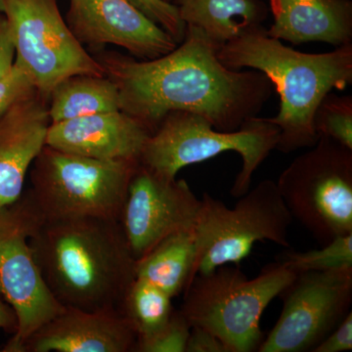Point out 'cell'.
Listing matches in <instances>:
<instances>
[{
	"instance_id": "9c48e42d",
	"label": "cell",
	"mask_w": 352,
	"mask_h": 352,
	"mask_svg": "<svg viewBox=\"0 0 352 352\" xmlns=\"http://www.w3.org/2000/svg\"><path fill=\"white\" fill-rule=\"evenodd\" d=\"M15 45V63L39 94L51 91L69 76H105V69L69 30L57 0H0Z\"/></svg>"
},
{
	"instance_id": "6da1fadb",
	"label": "cell",
	"mask_w": 352,
	"mask_h": 352,
	"mask_svg": "<svg viewBox=\"0 0 352 352\" xmlns=\"http://www.w3.org/2000/svg\"><path fill=\"white\" fill-rule=\"evenodd\" d=\"M219 46L194 27L182 43L163 56L139 60L118 53L98 61L117 85L120 111L154 133L168 113L190 112L220 131H238L258 117L272 95V82L261 72L227 68Z\"/></svg>"
},
{
	"instance_id": "7c38bea8",
	"label": "cell",
	"mask_w": 352,
	"mask_h": 352,
	"mask_svg": "<svg viewBox=\"0 0 352 352\" xmlns=\"http://www.w3.org/2000/svg\"><path fill=\"white\" fill-rule=\"evenodd\" d=\"M201 205L186 180L164 177L139 163L119 219L134 258L173 234L194 230Z\"/></svg>"
},
{
	"instance_id": "ac0fdd59",
	"label": "cell",
	"mask_w": 352,
	"mask_h": 352,
	"mask_svg": "<svg viewBox=\"0 0 352 352\" xmlns=\"http://www.w3.org/2000/svg\"><path fill=\"white\" fill-rule=\"evenodd\" d=\"M186 27L200 30L215 45H223L243 25L263 24L270 9L263 0H173Z\"/></svg>"
},
{
	"instance_id": "7a4b0ae2",
	"label": "cell",
	"mask_w": 352,
	"mask_h": 352,
	"mask_svg": "<svg viewBox=\"0 0 352 352\" xmlns=\"http://www.w3.org/2000/svg\"><path fill=\"white\" fill-rule=\"evenodd\" d=\"M29 243L51 295L64 307L119 310L136 278L119 219L43 220Z\"/></svg>"
},
{
	"instance_id": "cb8c5ba5",
	"label": "cell",
	"mask_w": 352,
	"mask_h": 352,
	"mask_svg": "<svg viewBox=\"0 0 352 352\" xmlns=\"http://www.w3.org/2000/svg\"><path fill=\"white\" fill-rule=\"evenodd\" d=\"M191 326L180 310H173L161 330L145 339L136 340L135 352H186Z\"/></svg>"
},
{
	"instance_id": "f1b7e54d",
	"label": "cell",
	"mask_w": 352,
	"mask_h": 352,
	"mask_svg": "<svg viewBox=\"0 0 352 352\" xmlns=\"http://www.w3.org/2000/svg\"><path fill=\"white\" fill-rule=\"evenodd\" d=\"M15 45L6 18L0 13V80L10 73L15 62Z\"/></svg>"
},
{
	"instance_id": "e0dca14e",
	"label": "cell",
	"mask_w": 352,
	"mask_h": 352,
	"mask_svg": "<svg viewBox=\"0 0 352 352\" xmlns=\"http://www.w3.org/2000/svg\"><path fill=\"white\" fill-rule=\"evenodd\" d=\"M274 22L268 36L300 45L352 43L351 0H270Z\"/></svg>"
},
{
	"instance_id": "30bf717a",
	"label": "cell",
	"mask_w": 352,
	"mask_h": 352,
	"mask_svg": "<svg viewBox=\"0 0 352 352\" xmlns=\"http://www.w3.org/2000/svg\"><path fill=\"white\" fill-rule=\"evenodd\" d=\"M39 221L25 193L0 207V289L17 317V330L4 351L22 352L32 333L64 308L51 295L30 245Z\"/></svg>"
},
{
	"instance_id": "7402d4cb",
	"label": "cell",
	"mask_w": 352,
	"mask_h": 352,
	"mask_svg": "<svg viewBox=\"0 0 352 352\" xmlns=\"http://www.w3.org/2000/svg\"><path fill=\"white\" fill-rule=\"evenodd\" d=\"M277 261L296 274L352 267V233L336 238L320 249L282 252Z\"/></svg>"
},
{
	"instance_id": "9a60e30c",
	"label": "cell",
	"mask_w": 352,
	"mask_h": 352,
	"mask_svg": "<svg viewBox=\"0 0 352 352\" xmlns=\"http://www.w3.org/2000/svg\"><path fill=\"white\" fill-rule=\"evenodd\" d=\"M150 135L140 122L119 110L51 122L46 145L103 161H139Z\"/></svg>"
},
{
	"instance_id": "5bb4252c",
	"label": "cell",
	"mask_w": 352,
	"mask_h": 352,
	"mask_svg": "<svg viewBox=\"0 0 352 352\" xmlns=\"http://www.w3.org/2000/svg\"><path fill=\"white\" fill-rule=\"evenodd\" d=\"M136 335L118 309L64 307L38 328L22 352H131Z\"/></svg>"
},
{
	"instance_id": "d6986e66",
	"label": "cell",
	"mask_w": 352,
	"mask_h": 352,
	"mask_svg": "<svg viewBox=\"0 0 352 352\" xmlns=\"http://www.w3.org/2000/svg\"><path fill=\"white\" fill-rule=\"evenodd\" d=\"M196 256L195 229L173 234L136 261V278L175 298L193 280Z\"/></svg>"
},
{
	"instance_id": "44dd1931",
	"label": "cell",
	"mask_w": 352,
	"mask_h": 352,
	"mask_svg": "<svg viewBox=\"0 0 352 352\" xmlns=\"http://www.w3.org/2000/svg\"><path fill=\"white\" fill-rule=\"evenodd\" d=\"M171 300L163 289L135 278L122 298L119 311L135 333L136 340L145 339L170 320L175 310Z\"/></svg>"
},
{
	"instance_id": "83f0119b",
	"label": "cell",
	"mask_w": 352,
	"mask_h": 352,
	"mask_svg": "<svg viewBox=\"0 0 352 352\" xmlns=\"http://www.w3.org/2000/svg\"><path fill=\"white\" fill-rule=\"evenodd\" d=\"M186 352H228L223 342L210 331L191 327Z\"/></svg>"
},
{
	"instance_id": "3957f363",
	"label": "cell",
	"mask_w": 352,
	"mask_h": 352,
	"mask_svg": "<svg viewBox=\"0 0 352 352\" xmlns=\"http://www.w3.org/2000/svg\"><path fill=\"white\" fill-rule=\"evenodd\" d=\"M263 24L243 25L237 36L220 46L217 57L231 69L264 74L280 97L279 112L266 120L279 127L276 150L289 154L316 144L314 117L333 89L352 83V43L327 53H303L271 38Z\"/></svg>"
},
{
	"instance_id": "603a6c76",
	"label": "cell",
	"mask_w": 352,
	"mask_h": 352,
	"mask_svg": "<svg viewBox=\"0 0 352 352\" xmlns=\"http://www.w3.org/2000/svg\"><path fill=\"white\" fill-rule=\"evenodd\" d=\"M314 126L319 138L333 139L352 150L351 95H326L315 111Z\"/></svg>"
},
{
	"instance_id": "4fadbf2b",
	"label": "cell",
	"mask_w": 352,
	"mask_h": 352,
	"mask_svg": "<svg viewBox=\"0 0 352 352\" xmlns=\"http://www.w3.org/2000/svg\"><path fill=\"white\" fill-rule=\"evenodd\" d=\"M67 24L83 46L115 45L139 60H152L178 43L129 0H69Z\"/></svg>"
},
{
	"instance_id": "ba28073f",
	"label": "cell",
	"mask_w": 352,
	"mask_h": 352,
	"mask_svg": "<svg viewBox=\"0 0 352 352\" xmlns=\"http://www.w3.org/2000/svg\"><path fill=\"white\" fill-rule=\"evenodd\" d=\"M289 214L322 245L352 233V150L319 138L277 182Z\"/></svg>"
},
{
	"instance_id": "f546056e",
	"label": "cell",
	"mask_w": 352,
	"mask_h": 352,
	"mask_svg": "<svg viewBox=\"0 0 352 352\" xmlns=\"http://www.w3.org/2000/svg\"><path fill=\"white\" fill-rule=\"evenodd\" d=\"M0 328L17 330V317L13 309H10L6 303L0 300Z\"/></svg>"
},
{
	"instance_id": "4dcf8cb0",
	"label": "cell",
	"mask_w": 352,
	"mask_h": 352,
	"mask_svg": "<svg viewBox=\"0 0 352 352\" xmlns=\"http://www.w3.org/2000/svg\"><path fill=\"white\" fill-rule=\"evenodd\" d=\"M166 1L170 2L171 3V2H173V0H166Z\"/></svg>"
},
{
	"instance_id": "52a82bcc",
	"label": "cell",
	"mask_w": 352,
	"mask_h": 352,
	"mask_svg": "<svg viewBox=\"0 0 352 352\" xmlns=\"http://www.w3.org/2000/svg\"><path fill=\"white\" fill-rule=\"evenodd\" d=\"M201 201L194 277L224 264L239 265L261 241L289 247L294 219L273 180L259 182L231 208L208 193H204Z\"/></svg>"
},
{
	"instance_id": "d4e9b609",
	"label": "cell",
	"mask_w": 352,
	"mask_h": 352,
	"mask_svg": "<svg viewBox=\"0 0 352 352\" xmlns=\"http://www.w3.org/2000/svg\"><path fill=\"white\" fill-rule=\"evenodd\" d=\"M136 8L145 14L149 19L156 23L168 32L179 44L186 32V25L180 18L177 8L166 0H129Z\"/></svg>"
},
{
	"instance_id": "8fae6325",
	"label": "cell",
	"mask_w": 352,
	"mask_h": 352,
	"mask_svg": "<svg viewBox=\"0 0 352 352\" xmlns=\"http://www.w3.org/2000/svg\"><path fill=\"white\" fill-rule=\"evenodd\" d=\"M279 296L281 314L258 351L312 352L351 311L352 267L298 273Z\"/></svg>"
},
{
	"instance_id": "484cf974",
	"label": "cell",
	"mask_w": 352,
	"mask_h": 352,
	"mask_svg": "<svg viewBox=\"0 0 352 352\" xmlns=\"http://www.w3.org/2000/svg\"><path fill=\"white\" fill-rule=\"evenodd\" d=\"M36 91L31 78L19 65L14 62L10 73L0 80V118L6 115L17 102Z\"/></svg>"
},
{
	"instance_id": "277c9868",
	"label": "cell",
	"mask_w": 352,
	"mask_h": 352,
	"mask_svg": "<svg viewBox=\"0 0 352 352\" xmlns=\"http://www.w3.org/2000/svg\"><path fill=\"white\" fill-rule=\"evenodd\" d=\"M296 275L276 261L250 279L239 265L224 264L195 275L179 310L191 327L210 331L228 352L258 351L264 339V310Z\"/></svg>"
},
{
	"instance_id": "8992f818",
	"label": "cell",
	"mask_w": 352,
	"mask_h": 352,
	"mask_svg": "<svg viewBox=\"0 0 352 352\" xmlns=\"http://www.w3.org/2000/svg\"><path fill=\"white\" fill-rule=\"evenodd\" d=\"M139 161H103L45 145L24 192L41 221L80 217L119 219Z\"/></svg>"
},
{
	"instance_id": "4316f807",
	"label": "cell",
	"mask_w": 352,
	"mask_h": 352,
	"mask_svg": "<svg viewBox=\"0 0 352 352\" xmlns=\"http://www.w3.org/2000/svg\"><path fill=\"white\" fill-rule=\"evenodd\" d=\"M352 349V314L344 317L312 352H342Z\"/></svg>"
},
{
	"instance_id": "5b68a950",
	"label": "cell",
	"mask_w": 352,
	"mask_h": 352,
	"mask_svg": "<svg viewBox=\"0 0 352 352\" xmlns=\"http://www.w3.org/2000/svg\"><path fill=\"white\" fill-rule=\"evenodd\" d=\"M280 129L265 118H252L238 131H220L205 118L190 112H171L148 138L139 163L168 178L190 164L201 163L226 152H236L242 168L230 194L235 198L251 189L252 175L273 150H276Z\"/></svg>"
},
{
	"instance_id": "ffe728a7",
	"label": "cell",
	"mask_w": 352,
	"mask_h": 352,
	"mask_svg": "<svg viewBox=\"0 0 352 352\" xmlns=\"http://www.w3.org/2000/svg\"><path fill=\"white\" fill-rule=\"evenodd\" d=\"M119 110V90L106 76H69L54 87L48 99L51 122Z\"/></svg>"
},
{
	"instance_id": "2e32d148",
	"label": "cell",
	"mask_w": 352,
	"mask_h": 352,
	"mask_svg": "<svg viewBox=\"0 0 352 352\" xmlns=\"http://www.w3.org/2000/svg\"><path fill=\"white\" fill-rule=\"evenodd\" d=\"M48 99L36 90L0 118V207L19 200L25 175L46 145Z\"/></svg>"
}]
</instances>
